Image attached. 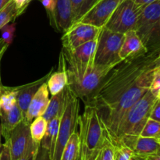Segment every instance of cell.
<instances>
[{
  "label": "cell",
  "instance_id": "4316f807",
  "mask_svg": "<svg viewBox=\"0 0 160 160\" xmlns=\"http://www.w3.org/2000/svg\"><path fill=\"white\" fill-rule=\"evenodd\" d=\"M2 33L1 38L8 45L12 43L14 38V33L16 31V23H7L0 29Z\"/></svg>",
  "mask_w": 160,
  "mask_h": 160
},
{
  "label": "cell",
  "instance_id": "b9f144b4",
  "mask_svg": "<svg viewBox=\"0 0 160 160\" xmlns=\"http://www.w3.org/2000/svg\"><path fill=\"white\" fill-rule=\"evenodd\" d=\"M131 160H147V159L144 157H141V156H135V155H134V156L131 157Z\"/></svg>",
  "mask_w": 160,
  "mask_h": 160
},
{
  "label": "cell",
  "instance_id": "cb8c5ba5",
  "mask_svg": "<svg viewBox=\"0 0 160 160\" xmlns=\"http://www.w3.org/2000/svg\"><path fill=\"white\" fill-rule=\"evenodd\" d=\"M139 136L160 139V122L148 118Z\"/></svg>",
  "mask_w": 160,
  "mask_h": 160
},
{
  "label": "cell",
  "instance_id": "ba28073f",
  "mask_svg": "<svg viewBox=\"0 0 160 160\" xmlns=\"http://www.w3.org/2000/svg\"><path fill=\"white\" fill-rule=\"evenodd\" d=\"M102 28L81 22H73L65 31L62 37L63 48L74 49L77 47L98 38Z\"/></svg>",
  "mask_w": 160,
  "mask_h": 160
},
{
  "label": "cell",
  "instance_id": "9c48e42d",
  "mask_svg": "<svg viewBox=\"0 0 160 160\" xmlns=\"http://www.w3.org/2000/svg\"><path fill=\"white\" fill-rule=\"evenodd\" d=\"M29 126L30 124L22 120L5 139V142L9 145L12 160L22 157L34 142L31 139Z\"/></svg>",
  "mask_w": 160,
  "mask_h": 160
},
{
  "label": "cell",
  "instance_id": "60d3db41",
  "mask_svg": "<svg viewBox=\"0 0 160 160\" xmlns=\"http://www.w3.org/2000/svg\"><path fill=\"white\" fill-rule=\"evenodd\" d=\"M9 1H10V0H0V10H1L4 6H6Z\"/></svg>",
  "mask_w": 160,
  "mask_h": 160
},
{
  "label": "cell",
  "instance_id": "2e32d148",
  "mask_svg": "<svg viewBox=\"0 0 160 160\" xmlns=\"http://www.w3.org/2000/svg\"><path fill=\"white\" fill-rule=\"evenodd\" d=\"M97 42H98V38L77 47L74 49L68 50L62 48V51L67 52L74 60L81 63L95 64L94 59H95Z\"/></svg>",
  "mask_w": 160,
  "mask_h": 160
},
{
  "label": "cell",
  "instance_id": "8fae6325",
  "mask_svg": "<svg viewBox=\"0 0 160 160\" xmlns=\"http://www.w3.org/2000/svg\"><path fill=\"white\" fill-rule=\"evenodd\" d=\"M120 144L129 147L134 155L141 157L156 154L160 152V139L155 138L128 136L123 138Z\"/></svg>",
  "mask_w": 160,
  "mask_h": 160
},
{
  "label": "cell",
  "instance_id": "5b68a950",
  "mask_svg": "<svg viewBox=\"0 0 160 160\" xmlns=\"http://www.w3.org/2000/svg\"><path fill=\"white\" fill-rule=\"evenodd\" d=\"M79 111V98L70 89L67 106L60 118L52 160H60L62 150L67 145L69 138L72 134L78 130Z\"/></svg>",
  "mask_w": 160,
  "mask_h": 160
},
{
  "label": "cell",
  "instance_id": "484cf974",
  "mask_svg": "<svg viewBox=\"0 0 160 160\" xmlns=\"http://www.w3.org/2000/svg\"><path fill=\"white\" fill-rule=\"evenodd\" d=\"M134 152L129 147L123 144L114 145V160H131Z\"/></svg>",
  "mask_w": 160,
  "mask_h": 160
},
{
  "label": "cell",
  "instance_id": "836d02e7",
  "mask_svg": "<svg viewBox=\"0 0 160 160\" xmlns=\"http://www.w3.org/2000/svg\"><path fill=\"white\" fill-rule=\"evenodd\" d=\"M34 160H51L49 152L39 145Z\"/></svg>",
  "mask_w": 160,
  "mask_h": 160
},
{
  "label": "cell",
  "instance_id": "7402d4cb",
  "mask_svg": "<svg viewBox=\"0 0 160 160\" xmlns=\"http://www.w3.org/2000/svg\"><path fill=\"white\" fill-rule=\"evenodd\" d=\"M48 121L42 116L34 118L30 123L31 139L36 144H40L46 131Z\"/></svg>",
  "mask_w": 160,
  "mask_h": 160
},
{
  "label": "cell",
  "instance_id": "f35d334b",
  "mask_svg": "<svg viewBox=\"0 0 160 160\" xmlns=\"http://www.w3.org/2000/svg\"><path fill=\"white\" fill-rule=\"evenodd\" d=\"M132 2H134V3H135L136 5H138V6H146V5H148L150 4V3L153 2H155L156 0H131Z\"/></svg>",
  "mask_w": 160,
  "mask_h": 160
},
{
  "label": "cell",
  "instance_id": "6da1fadb",
  "mask_svg": "<svg viewBox=\"0 0 160 160\" xmlns=\"http://www.w3.org/2000/svg\"><path fill=\"white\" fill-rule=\"evenodd\" d=\"M158 64H160L159 48L122 61L106 75L84 104L93 106L100 117L137 82L144 72Z\"/></svg>",
  "mask_w": 160,
  "mask_h": 160
},
{
  "label": "cell",
  "instance_id": "8992f818",
  "mask_svg": "<svg viewBox=\"0 0 160 160\" xmlns=\"http://www.w3.org/2000/svg\"><path fill=\"white\" fill-rule=\"evenodd\" d=\"M124 34L102 27L98 37L94 62L100 66H117L122 62L119 56Z\"/></svg>",
  "mask_w": 160,
  "mask_h": 160
},
{
  "label": "cell",
  "instance_id": "d6986e66",
  "mask_svg": "<svg viewBox=\"0 0 160 160\" xmlns=\"http://www.w3.org/2000/svg\"><path fill=\"white\" fill-rule=\"evenodd\" d=\"M46 84L48 86V92L52 95H56L60 92L68 84L67 72L64 68L63 64L60 60L59 63V70L50 74L47 80Z\"/></svg>",
  "mask_w": 160,
  "mask_h": 160
},
{
  "label": "cell",
  "instance_id": "8d00e7d4",
  "mask_svg": "<svg viewBox=\"0 0 160 160\" xmlns=\"http://www.w3.org/2000/svg\"><path fill=\"white\" fill-rule=\"evenodd\" d=\"M97 0H84V3H83V6L81 7V12H80V16L79 18L81 17V16L84 15L92 6H93L94 3L96 2ZM78 18V19H79Z\"/></svg>",
  "mask_w": 160,
  "mask_h": 160
},
{
  "label": "cell",
  "instance_id": "d4e9b609",
  "mask_svg": "<svg viewBox=\"0 0 160 160\" xmlns=\"http://www.w3.org/2000/svg\"><path fill=\"white\" fill-rule=\"evenodd\" d=\"M97 160H114V145L106 134L98 152Z\"/></svg>",
  "mask_w": 160,
  "mask_h": 160
},
{
  "label": "cell",
  "instance_id": "ac0fdd59",
  "mask_svg": "<svg viewBox=\"0 0 160 160\" xmlns=\"http://www.w3.org/2000/svg\"><path fill=\"white\" fill-rule=\"evenodd\" d=\"M0 120H1L2 136L5 139L8 137L10 131L17 127L22 120H23V115L21 113L18 104L16 105L10 110L5 112H0Z\"/></svg>",
  "mask_w": 160,
  "mask_h": 160
},
{
  "label": "cell",
  "instance_id": "d590c367",
  "mask_svg": "<svg viewBox=\"0 0 160 160\" xmlns=\"http://www.w3.org/2000/svg\"><path fill=\"white\" fill-rule=\"evenodd\" d=\"M0 160H12L9 145L6 142L2 144V149L0 154Z\"/></svg>",
  "mask_w": 160,
  "mask_h": 160
},
{
  "label": "cell",
  "instance_id": "ab89813d",
  "mask_svg": "<svg viewBox=\"0 0 160 160\" xmlns=\"http://www.w3.org/2000/svg\"><path fill=\"white\" fill-rule=\"evenodd\" d=\"M144 158H145L147 160H160V154L159 152L156 153V154L149 155L148 156H145Z\"/></svg>",
  "mask_w": 160,
  "mask_h": 160
},
{
  "label": "cell",
  "instance_id": "3957f363",
  "mask_svg": "<svg viewBox=\"0 0 160 160\" xmlns=\"http://www.w3.org/2000/svg\"><path fill=\"white\" fill-rule=\"evenodd\" d=\"M159 98L155 97L149 90L127 112L117 128L114 145L128 136L140 135L144 125L149 118L152 107Z\"/></svg>",
  "mask_w": 160,
  "mask_h": 160
},
{
  "label": "cell",
  "instance_id": "9a60e30c",
  "mask_svg": "<svg viewBox=\"0 0 160 160\" xmlns=\"http://www.w3.org/2000/svg\"><path fill=\"white\" fill-rule=\"evenodd\" d=\"M52 18L56 28L63 32L73 23V14L70 0L56 1Z\"/></svg>",
  "mask_w": 160,
  "mask_h": 160
},
{
  "label": "cell",
  "instance_id": "4fadbf2b",
  "mask_svg": "<svg viewBox=\"0 0 160 160\" xmlns=\"http://www.w3.org/2000/svg\"><path fill=\"white\" fill-rule=\"evenodd\" d=\"M123 34L124 38L119 52V56L122 61L138 57L148 52V51L135 31H129Z\"/></svg>",
  "mask_w": 160,
  "mask_h": 160
},
{
  "label": "cell",
  "instance_id": "ee69618b",
  "mask_svg": "<svg viewBox=\"0 0 160 160\" xmlns=\"http://www.w3.org/2000/svg\"><path fill=\"white\" fill-rule=\"evenodd\" d=\"M2 149V145H0V154H1Z\"/></svg>",
  "mask_w": 160,
  "mask_h": 160
},
{
  "label": "cell",
  "instance_id": "603a6c76",
  "mask_svg": "<svg viewBox=\"0 0 160 160\" xmlns=\"http://www.w3.org/2000/svg\"><path fill=\"white\" fill-rule=\"evenodd\" d=\"M20 15H21V13L16 8L13 1L10 0L7 5L0 10V29Z\"/></svg>",
  "mask_w": 160,
  "mask_h": 160
},
{
  "label": "cell",
  "instance_id": "44dd1931",
  "mask_svg": "<svg viewBox=\"0 0 160 160\" xmlns=\"http://www.w3.org/2000/svg\"><path fill=\"white\" fill-rule=\"evenodd\" d=\"M80 149L79 134L77 130L69 138L67 145L62 150L60 160H76Z\"/></svg>",
  "mask_w": 160,
  "mask_h": 160
},
{
  "label": "cell",
  "instance_id": "e0dca14e",
  "mask_svg": "<svg viewBox=\"0 0 160 160\" xmlns=\"http://www.w3.org/2000/svg\"><path fill=\"white\" fill-rule=\"evenodd\" d=\"M69 91L70 88L67 85L60 92L56 95H52V98H49L48 107L42 115V117L47 121H49L50 120L57 116H62L64 109L67 106Z\"/></svg>",
  "mask_w": 160,
  "mask_h": 160
},
{
  "label": "cell",
  "instance_id": "4dcf8cb0",
  "mask_svg": "<svg viewBox=\"0 0 160 160\" xmlns=\"http://www.w3.org/2000/svg\"><path fill=\"white\" fill-rule=\"evenodd\" d=\"M39 145L40 144H36L33 142V144L30 146V148H28L26 153L17 160H34V157H35L36 152H37Z\"/></svg>",
  "mask_w": 160,
  "mask_h": 160
},
{
  "label": "cell",
  "instance_id": "83f0119b",
  "mask_svg": "<svg viewBox=\"0 0 160 160\" xmlns=\"http://www.w3.org/2000/svg\"><path fill=\"white\" fill-rule=\"evenodd\" d=\"M149 92L156 97L160 98V67L156 70L149 86Z\"/></svg>",
  "mask_w": 160,
  "mask_h": 160
},
{
  "label": "cell",
  "instance_id": "52a82bcc",
  "mask_svg": "<svg viewBox=\"0 0 160 160\" xmlns=\"http://www.w3.org/2000/svg\"><path fill=\"white\" fill-rule=\"evenodd\" d=\"M142 9V6L136 5L131 0H123L113 11L104 28L120 34L134 31Z\"/></svg>",
  "mask_w": 160,
  "mask_h": 160
},
{
  "label": "cell",
  "instance_id": "1f68e13d",
  "mask_svg": "<svg viewBox=\"0 0 160 160\" xmlns=\"http://www.w3.org/2000/svg\"><path fill=\"white\" fill-rule=\"evenodd\" d=\"M149 119L160 122V98L157 99L152 107Z\"/></svg>",
  "mask_w": 160,
  "mask_h": 160
},
{
  "label": "cell",
  "instance_id": "7a4b0ae2",
  "mask_svg": "<svg viewBox=\"0 0 160 160\" xmlns=\"http://www.w3.org/2000/svg\"><path fill=\"white\" fill-rule=\"evenodd\" d=\"M59 60L62 62L68 78V87L79 99L85 102L94 93L106 75L116 66L84 64L74 60L62 51Z\"/></svg>",
  "mask_w": 160,
  "mask_h": 160
},
{
  "label": "cell",
  "instance_id": "7bdbcfd3",
  "mask_svg": "<svg viewBox=\"0 0 160 160\" xmlns=\"http://www.w3.org/2000/svg\"><path fill=\"white\" fill-rule=\"evenodd\" d=\"M0 145H2V130H1V125H0Z\"/></svg>",
  "mask_w": 160,
  "mask_h": 160
},
{
  "label": "cell",
  "instance_id": "277c9868",
  "mask_svg": "<svg viewBox=\"0 0 160 160\" xmlns=\"http://www.w3.org/2000/svg\"><path fill=\"white\" fill-rule=\"evenodd\" d=\"M135 32L148 51L159 49L160 36V0L142 6Z\"/></svg>",
  "mask_w": 160,
  "mask_h": 160
},
{
  "label": "cell",
  "instance_id": "7c38bea8",
  "mask_svg": "<svg viewBox=\"0 0 160 160\" xmlns=\"http://www.w3.org/2000/svg\"><path fill=\"white\" fill-rule=\"evenodd\" d=\"M49 102V92L46 82L39 87L30 102L24 117V121L30 124L34 118L44 114Z\"/></svg>",
  "mask_w": 160,
  "mask_h": 160
},
{
  "label": "cell",
  "instance_id": "e575fe53",
  "mask_svg": "<svg viewBox=\"0 0 160 160\" xmlns=\"http://www.w3.org/2000/svg\"><path fill=\"white\" fill-rule=\"evenodd\" d=\"M12 1H13L14 4H15L16 8L22 14L24 12L25 9H27L28 5L30 4L31 0H12Z\"/></svg>",
  "mask_w": 160,
  "mask_h": 160
},
{
  "label": "cell",
  "instance_id": "5bb4252c",
  "mask_svg": "<svg viewBox=\"0 0 160 160\" xmlns=\"http://www.w3.org/2000/svg\"><path fill=\"white\" fill-rule=\"evenodd\" d=\"M52 69L49 71V73H47L42 78L39 80H37L35 81H33L31 83H28V84H23V85L18 86L16 87L17 89V104H18L19 108H20L21 113L23 115V120H24L25 114H26L27 109H28V106H29L30 102H31V99L34 97V94L38 91L41 85L43 83L46 82L48 80V77L50 76L52 73Z\"/></svg>",
  "mask_w": 160,
  "mask_h": 160
},
{
  "label": "cell",
  "instance_id": "30bf717a",
  "mask_svg": "<svg viewBox=\"0 0 160 160\" xmlns=\"http://www.w3.org/2000/svg\"><path fill=\"white\" fill-rule=\"evenodd\" d=\"M123 0H97L77 21L102 28ZM76 22V21H75Z\"/></svg>",
  "mask_w": 160,
  "mask_h": 160
},
{
  "label": "cell",
  "instance_id": "d6a6232c",
  "mask_svg": "<svg viewBox=\"0 0 160 160\" xmlns=\"http://www.w3.org/2000/svg\"><path fill=\"white\" fill-rule=\"evenodd\" d=\"M39 1L42 2L44 8L46 9L49 17H52L57 0H39Z\"/></svg>",
  "mask_w": 160,
  "mask_h": 160
},
{
  "label": "cell",
  "instance_id": "ffe728a7",
  "mask_svg": "<svg viewBox=\"0 0 160 160\" xmlns=\"http://www.w3.org/2000/svg\"><path fill=\"white\" fill-rule=\"evenodd\" d=\"M61 117L62 116H57V117H54L52 120H50L49 121H48L46 131H45V135H44L43 138H42V142L40 143L41 146L45 148V149L49 152L51 160L53 150H54L56 137H57Z\"/></svg>",
  "mask_w": 160,
  "mask_h": 160
},
{
  "label": "cell",
  "instance_id": "74e56055",
  "mask_svg": "<svg viewBox=\"0 0 160 160\" xmlns=\"http://www.w3.org/2000/svg\"><path fill=\"white\" fill-rule=\"evenodd\" d=\"M8 46H9V45L0 38V61H1L2 57L3 54H4V52H6Z\"/></svg>",
  "mask_w": 160,
  "mask_h": 160
},
{
  "label": "cell",
  "instance_id": "f546056e",
  "mask_svg": "<svg viewBox=\"0 0 160 160\" xmlns=\"http://www.w3.org/2000/svg\"><path fill=\"white\" fill-rule=\"evenodd\" d=\"M99 150L97 152H88L80 147L79 153H78L77 160H97Z\"/></svg>",
  "mask_w": 160,
  "mask_h": 160
},
{
  "label": "cell",
  "instance_id": "f1b7e54d",
  "mask_svg": "<svg viewBox=\"0 0 160 160\" xmlns=\"http://www.w3.org/2000/svg\"><path fill=\"white\" fill-rule=\"evenodd\" d=\"M71 5L72 14H73V23L77 21L79 18L81 7L84 3V0H70Z\"/></svg>",
  "mask_w": 160,
  "mask_h": 160
}]
</instances>
